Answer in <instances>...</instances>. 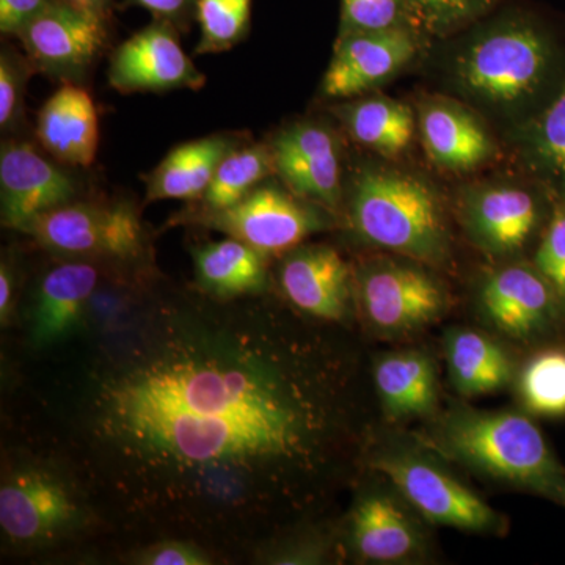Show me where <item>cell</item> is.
Wrapping results in <instances>:
<instances>
[{"instance_id": "6da1fadb", "label": "cell", "mask_w": 565, "mask_h": 565, "mask_svg": "<svg viewBox=\"0 0 565 565\" xmlns=\"http://www.w3.org/2000/svg\"><path fill=\"white\" fill-rule=\"evenodd\" d=\"M245 299L162 297L82 364L66 418L74 475L118 526L234 548L327 463L332 370Z\"/></svg>"}, {"instance_id": "7a4b0ae2", "label": "cell", "mask_w": 565, "mask_h": 565, "mask_svg": "<svg viewBox=\"0 0 565 565\" xmlns=\"http://www.w3.org/2000/svg\"><path fill=\"white\" fill-rule=\"evenodd\" d=\"M449 82L460 98L515 129L544 109L565 81L559 43L537 14L494 10L452 52Z\"/></svg>"}, {"instance_id": "3957f363", "label": "cell", "mask_w": 565, "mask_h": 565, "mask_svg": "<svg viewBox=\"0 0 565 565\" xmlns=\"http://www.w3.org/2000/svg\"><path fill=\"white\" fill-rule=\"evenodd\" d=\"M353 230L367 243L438 263L448 252V234L437 195L426 182L396 170L363 169L351 188Z\"/></svg>"}, {"instance_id": "277c9868", "label": "cell", "mask_w": 565, "mask_h": 565, "mask_svg": "<svg viewBox=\"0 0 565 565\" xmlns=\"http://www.w3.org/2000/svg\"><path fill=\"white\" fill-rule=\"evenodd\" d=\"M444 441L463 462L565 505L563 465L526 416L457 414L446 424Z\"/></svg>"}, {"instance_id": "5b68a950", "label": "cell", "mask_w": 565, "mask_h": 565, "mask_svg": "<svg viewBox=\"0 0 565 565\" xmlns=\"http://www.w3.org/2000/svg\"><path fill=\"white\" fill-rule=\"evenodd\" d=\"M21 233L44 250L85 262H136L147 245L139 214L126 203H68L39 215Z\"/></svg>"}, {"instance_id": "8992f818", "label": "cell", "mask_w": 565, "mask_h": 565, "mask_svg": "<svg viewBox=\"0 0 565 565\" xmlns=\"http://www.w3.org/2000/svg\"><path fill=\"white\" fill-rule=\"evenodd\" d=\"M87 498L77 482L57 470L28 463L14 468L0 487V527L17 546H44L84 522Z\"/></svg>"}, {"instance_id": "52a82bcc", "label": "cell", "mask_w": 565, "mask_h": 565, "mask_svg": "<svg viewBox=\"0 0 565 565\" xmlns=\"http://www.w3.org/2000/svg\"><path fill=\"white\" fill-rule=\"evenodd\" d=\"M184 221L226 234L264 256L292 250L327 226L321 211L275 184H259L226 210L189 212Z\"/></svg>"}, {"instance_id": "ba28073f", "label": "cell", "mask_w": 565, "mask_h": 565, "mask_svg": "<svg viewBox=\"0 0 565 565\" xmlns=\"http://www.w3.org/2000/svg\"><path fill=\"white\" fill-rule=\"evenodd\" d=\"M423 33L412 25L338 36L332 62L323 74L327 98H355L381 87L422 50Z\"/></svg>"}, {"instance_id": "9c48e42d", "label": "cell", "mask_w": 565, "mask_h": 565, "mask_svg": "<svg viewBox=\"0 0 565 565\" xmlns=\"http://www.w3.org/2000/svg\"><path fill=\"white\" fill-rule=\"evenodd\" d=\"M18 39L33 68L73 79L90 68L102 54L107 21L66 0H51Z\"/></svg>"}, {"instance_id": "30bf717a", "label": "cell", "mask_w": 565, "mask_h": 565, "mask_svg": "<svg viewBox=\"0 0 565 565\" xmlns=\"http://www.w3.org/2000/svg\"><path fill=\"white\" fill-rule=\"evenodd\" d=\"M76 181L31 143L6 141L0 151V217L22 232L44 212L73 203Z\"/></svg>"}, {"instance_id": "8fae6325", "label": "cell", "mask_w": 565, "mask_h": 565, "mask_svg": "<svg viewBox=\"0 0 565 565\" xmlns=\"http://www.w3.org/2000/svg\"><path fill=\"white\" fill-rule=\"evenodd\" d=\"M109 81L121 93L199 90L206 77L178 41L177 28L154 20L115 50Z\"/></svg>"}, {"instance_id": "7c38bea8", "label": "cell", "mask_w": 565, "mask_h": 565, "mask_svg": "<svg viewBox=\"0 0 565 565\" xmlns=\"http://www.w3.org/2000/svg\"><path fill=\"white\" fill-rule=\"evenodd\" d=\"M275 173L294 195L326 207L341 202L340 148L333 132L318 122H296L270 141Z\"/></svg>"}, {"instance_id": "4fadbf2b", "label": "cell", "mask_w": 565, "mask_h": 565, "mask_svg": "<svg viewBox=\"0 0 565 565\" xmlns=\"http://www.w3.org/2000/svg\"><path fill=\"white\" fill-rule=\"evenodd\" d=\"M377 468L430 522L470 531L490 530L497 523L484 501L434 465L412 457H386Z\"/></svg>"}, {"instance_id": "5bb4252c", "label": "cell", "mask_w": 565, "mask_h": 565, "mask_svg": "<svg viewBox=\"0 0 565 565\" xmlns=\"http://www.w3.org/2000/svg\"><path fill=\"white\" fill-rule=\"evenodd\" d=\"M364 310L381 329H414L444 310V292L429 275L414 267L382 264L362 278Z\"/></svg>"}, {"instance_id": "9a60e30c", "label": "cell", "mask_w": 565, "mask_h": 565, "mask_svg": "<svg viewBox=\"0 0 565 565\" xmlns=\"http://www.w3.org/2000/svg\"><path fill=\"white\" fill-rule=\"evenodd\" d=\"M98 285L99 267L85 259H71L47 270L33 300L32 344L46 348L77 332Z\"/></svg>"}, {"instance_id": "2e32d148", "label": "cell", "mask_w": 565, "mask_h": 565, "mask_svg": "<svg viewBox=\"0 0 565 565\" xmlns=\"http://www.w3.org/2000/svg\"><path fill=\"white\" fill-rule=\"evenodd\" d=\"M286 299L303 313L340 321L351 302V269L332 247L315 245L292 250L280 267Z\"/></svg>"}, {"instance_id": "e0dca14e", "label": "cell", "mask_w": 565, "mask_h": 565, "mask_svg": "<svg viewBox=\"0 0 565 565\" xmlns=\"http://www.w3.org/2000/svg\"><path fill=\"white\" fill-rule=\"evenodd\" d=\"M427 154L449 172H471L493 156V141L482 121L462 104L430 99L418 115Z\"/></svg>"}, {"instance_id": "ac0fdd59", "label": "cell", "mask_w": 565, "mask_h": 565, "mask_svg": "<svg viewBox=\"0 0 565 565\" xmlns=\"http://www.w3.org/2000/svg\"><path fill=\"white\" fill-rule=\"evenodd\" d=\"M561 299L535 269L512 266L494 274L482 291L486 313L504 332L537 334L556 321Z\"/></svg>"}, {"instance_id": "d6986e66", "label": "cell", "mask_w": 565, "mask_h": 565, "mask_svg": "<svg viewBox=\"0 0 565 565\" xmlns=\"http://www.w3.org/2000/svg\"><path fill=\"white\" fill-rule=\"evenodd\" d=\"M465 215L487 250L514 253L525 247L541 221L533 193L514 185H486L468 193Z\"/></svg>"}, {"instance_id": "ffe728a7", "label": "cell", "mask_w": 565, "mask_h": 565, "mask_svg": "<svg viewBox=\"0 0 565 565\" xmlns=\"http://www.w3.org/2000/svg\"><path fill=\"white\" fill-rule=\"evenodd\" d=\"M36 139L52 158L76 167H90L98 152V111L90 93L66 82L43 104Z\"/></svg>"}, {"instance_id": "44dd1931", "label": "cell", "mask_w": 565, "mask_h": 565, "mask_svg": "<svg viewBox=\"0 0 565 565\" xmlns=\"http://www.w3.org/2000/svg\"><path fill=\"white\" fill-rule=\"evenodd\" d=\"M239 145L236 137L217 134L174 148L148 177L147 202H199L225 156Z\"/></svg>"}, {"instance_id": "7402d4cb", "label": "cell", "mask_w": 565, "mask_h": 565, "mask_svg": "<svg viewBox=\"0 0 565 565\" xmlns=\"http://www.w3.org/2000/svg\"><path fill=\"white\" fill-rule=\"evenodd\" d=\"M266 258L233 237L204 244L193 250L196 288L218 300L259 296L267 286Z\"/></svg>"}, {"instance_id": "603a6c76", "label": "cell", "mask_w": 565, "mask_h": 565, "mask_svg": "<svg viewBox=\"0 0 565 565\" xmlns=\"http://www.w3.org/2000/svg\"><path fill=\"white\" fill-rule=\"evenodd\" d=\"M515 143L527 172L565 204V81L544 109L516 128Z\"/></svg>"}, {"instance_id": "cb8c5ba5", "label": "cell", "mask_w": 565, "mask_h": 565, "mask_svg": "<svg viewBox=\"0 0 565 565\" xmlns=\"http://www.w3.org/2000/svg\"><path fill=\"white\" fill-rule=\"evenodd\" d=\"M337 115L356 143L382 154H401L414 140V110L394 99H359L338 107Z\"/></svg>"}, {"instance_id": "d4e9b609", "label": "cell", "mask_w": 565, "mask_h": 565, "mask_svg": "<svg viewBox=\"0 0 565 565\" xmlns=\"http://www.w3.org/2000/svg\"><path fill=\"white\" fill-rule=\"evenodd\" d=\"M352 541L360 555L373 561L403 559L416 548L414 527L384 497L366 498L356 508Z\"/></svg>"}, {"instance_id": "484cf974", "label": "cell", "mask_w": 565, "mask_h": 565, "mask_svg": "<svg viewBox=\"0 0 565 565\" xmlns=\"http://www.w3.org/2000/svg\"><path fill=\"white\" fill-rule=\"evenodd\" d=\"M375 384L385 407L397 416L419 415L435 403L433 363L419 353H399L379 363Z\"/></svg>"}, {"instance_id": "4316f807", "label": "cell", "mask_w": 565, "mask_h": 565, "mask_svg": "<svg viewBox=\"0 0 565 565\" xmlns=\"http://www.w3.org/2000/svg\"><path fill=\"white\" fill-rule=\"evenodd\" d=\"M273 173L275 163L270 145L241 143L225 156L212 178L210 188L199 200L196 210L192 212L226 210L255 191Z\"/></svg>"}, {"instance_id": "83f0119b", "label": "cell", "mask_w": 565, "mask_h": 565, "mask_svg": "<svg viewBox=\"0 0 565 565\" xmlns=\"http://www.w3.org/2000/svg\"><path fill=\"white\" fill-rule=\"evenodd\" d=\"M448 360L457 388L470 396L500 390L511 377L505 353L489 338L468 330L452 334Z\"/></svg>"}, {"instance_id": "f1b7e54d", "label": "cell", "mask_w": 565, "mask_h": 565, "mask_svg": "<svg viewBox=\"0 0 565 565\" xmlns=\"http://www.w3.org/2000/svg\"><path fill=\"white\" fill-rule=\"evenodd\" d=\"M500 3L501 0H407L408 21L423 35L445 39L484 20Z\"/></svg>"}, {"instance_id": "f546056e", "label": "cell", "mask_w": 565, "mask_h": 565, "mask_svg": "<svg viewBox=\"0 0 565 565\" xmlns=\"http://www.w3.org/2000/svg\"><path fill=\"white\" fill-rule=\"evenodd\" d=\"M195 20L202 33L196 54L233 50L250 31L252 0H199Z\"/></svg>"}, {"instance_id": "4dcf8cb0", "label": "cell", "mask_w": 565, "mask_h": 565, "mask_svg": "<svg viewBox=\"0 0 565 565\" xmlns=\"http://www.w3.org/2000/svg\"><path fill=\"white\" fill-rule=\"evenodd\" d=\"M523 401L534 414L565 415V351L534 356L522 375Z\"/></svg>"}, {"instance_id": "1f68e13d", "label": "cell", "mask_w": 565, "mask_h": 565, "mask_svg": "<svg viewBox=\"0 0 565 565\" xmlns=\"http://www.w3.org/2000/svg\"><path fill=\"white\" fill-rule=\"evenodd\" d=\"M411 25L407 0H341L340 35Z\"/></svg>"}, {"instance_id": "d6a6232c", "label": "cell", "mask_w": 565, "mask_h": 565, "mask_svg": "<svg viewBox=\"0 0 565 565\" xmlns=\"http://www.w3.org/2000/svg\"><path fill=\"white\" fill-rule=\"evenodd\" d=\"M33 65L28 55L22 57L17 51L7 47L0 55V126L2 131H11L22 118L24 95Z\"/></svg>"}, {"instance_id": "836d02e7", "label": "cell", "mask_w": 565, "mask_h": 565, "mask_svg": "<svg viewBox=\"0 0 565 565\" xmlns=\"http://www.w3.org/2000/svg\"><path fill=\"white\" fill-rule=\"evenodd\" d=\"M535 270L565 302V207L553 214L552 222L535 252Z\"/></svg>"}, {"instance_id": "e575fe53", "label": "cell", "mask_w": 565, "mask_h": 565, "mask_svg": "<svg viewBox=\"0 0 565 565\" xmlns=\"http://www.w3.org/2000/svg\"><path fill=\"white\" fill-rule=\"evenodd\" d=\"M134 564L141 565H210L212 557L192 539H163L137 550Z\"/></svg>"}, {"instance_id": "d590c367", "label": "cell", "mask_w": 565, "mask_h": 565, "mask_svg": "<svg viewBox=\"0 0 565 565\" xmlns=\"http://www.w3.org/2000/svg\"><path fill=\"white\" fill-rule=\"evenodd\" d=\"M51 0H0V32L20 36L25 25L39 17Z\"/></svg>"}, {"instance_id": "8d00e7d4", "label": "cell", "mask_w": 565, "mask_h": 565, "mask_svg": "<svg viewBox=\"0 0 565 565\" xmlns=\"http://www.w3.org/2000/svg\"><path fill=\"white\" fill-rule=\"evenodd\" d=\"M132 6L150 11L154 20L185 29L195 18L199 0H128Z\"/></svg>"}, {"instance_id": "74e56055", "label": "cell", "mask_w": 565, "mask_h": 565, "mask_svg": "<svg viewBox=\"0 0 565 565\" xmlns=\"http://www.w3.org/2000/svg\"><path fill=\"white\" fill-rule=\"evenodd\" d=\"M14 292H17V274L13 264L3 258L0 264V321L2 326L10 322L14 310Z\"/></svg>"}, {"instance_id": "f35d334b", "label": "cell", "mask_w": 565, "mask_h": 565, "mask_svg": "<svg viewBox=\"0 0 565 565\" xmlns=\"http://www.w3.org/2000/svg\"><path fill=\"white\" fill-rule=\"evenodd\" d=\"M66 2L73 3L77 9L88 11V13L96 14V17L107 21L110 17L114 0H66Z\"/></svg>"}]
</instances>
